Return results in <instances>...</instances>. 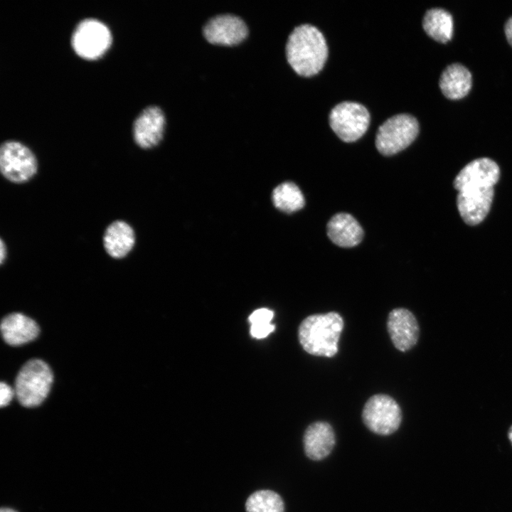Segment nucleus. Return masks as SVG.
<instances>
[{
  "label": "nucleus",
  "mask_w": 512,
  "mask_h": 512,
  "mask_svg": "<svg viewBox=\"0 0 512 512\" xmlns=\"http://www.w3.org/2000/svg\"><path fill=\"white\" fill-rule=\"evenodd\" d=\"M500 177L498 164L489 158H479L467 164L457 175L454 186L458 191L457 206L468 225L480 223L487 215Z\"/></svg>",
  "instance_id": "obj_1"
},
{
  "label": "nucleus",
  "mask_w": 512,
  "mask_h": 512,
  "mask_svg": "<svg viewBox=\"0 0 512 512\" xmlns=\"http://www.w3.org/2000/svg\"><path fill=\"white\" fill-rule=\"evenodd\" d=\"M287 60L299 75L310 77L324 67L328 48L321 32L310 24L296 27L286 44Z\"/></svg>",
  "instance_id": "obj_2"
},
{
  "label": "nucleus",
  "mask_w": 512,
  "mask_h": 512,
  "mask_svg": "<svg viewBox=\"0 0 512 512\" xmlns=\"http://www.w3.org/2000/svg\"><path fill=\"white\" fill-rule=\"evenodd\" d=\"M341 316L335 311L306 317L298 329V338L305 351L316 356L333 357L343 328Z\"/></svg>",
  "instance_id": "obj_3"
},
{
  "label": "nucleus",
  "mask_w": 512,
  "mask_h": 512,
  "mask_svg": "<svg viewBox=\"0 0 512 512\" xmlns=\"http://www.w3.org/2000/svg\"><path fill=\"white\" fill-rule=\"evenodd\" d=\"M53 380V373L44 361L31 359L19 370L15 381V395L21 405L33 407L47 397Z\"/></svg>",
  "instance_id": "obj_4"
},
{
  "label": "nucleus",
  "mask_w": 512,
  "mask_h": 512,
  "mask_svg": "<svg viewBox=\"0 0 512 512\" xmlns=\"http://www.w3.org/2000/svg\"><path fill=\"white\" fill-rule=\"evenodd\" d=\"M418 132L419 124L413 116L395 115L379 127L375 137L376 148L385 156L397 154L415 139Z\"/></svg>",
  "instance_id": "obj_5"
},
{
  "label": "nucleus",
  "mask_w": 512,
  "mask_h": 512,
  "mask_svg": "<svg viewBox=\"0 0 512 512\" xmlns=\"http://www.w3.org/2000/svg\"><path fill=\"white\" fill-rule=\"evenodd\" d=\"M112 35L108 27L95 18H85L75 27L71 44L74 51L81 58L96 60L109 48Z\"/></svg>",
  "instance_id": "obj_6"
},
{
  "label": "nucleus",
  "mask_w": 512,
  "mask_h": 512,
  "mask_svg": "<svg viewBox=\"0 0 512 512\" xmlns=\"http://www.w3.org/2000/svg\"><path fill=\"white\" fill-rule=\"evenodd\" d=\"M0 169L8 181L21 183L28 181L36 175L38 163L35 155L27 146L9 140L1 145Z\"/></svg>",
  "instance_id": "obj_7"
},
{
  "label": "nucleus",
  "mask_w": 512,
  "mask_h": 512,
  "mask_svg": "<svg viewBox=\"0 0 512 512\" xmlns=\"http://www.w3.org/2000/svg\"><path fill=\"white\" fill-rule=\"evenodd\" d=\"M362 418L366 426L373 432L388 435L399 428L402 421V411L393 398L385 394H377L366 402Z\"/></svg>",
  "instance_id": "obj_8"
},
{
  "label": "nucleus",
  "mask_w": 512,
  "mask_h": 512,
  "mask_svg": "<svg viewBox=\"0 0 512 512\" xmlns=\"http://www.w3.org/2000/svg\"><path fill=\"white\" fill-rule=\"evenodd\" d=\"M370 114L362 105L343 102L336 105L329 114V124L335 134L345 142H353L366 132Z\"/></svg>",
  "instance_id": "obj_9"
},
{
  "label": "nucleus",
  "mask_w": 512,
  "mask_h": 512,
  "mask_svg": "<svg viewBox=\"0 0 512 512\" xmlns=\"http://www.w3.org/2000/svg\"><path fill=\"white\" fill-rule=\"evenodd\" d=\"M206 39L213 44L233 46L242 42L248 34L247 26L238 16L224 14L212 17L203 29Z\"/></svg>",
  "instance_id": "obj_10"
},
{
  "label": "nucleus",
  "mask_w": 512,
  "mask_h": 512,
  "mask_svg": "<svg viewBox=\"0 0 512 512\" xmlns=\"http://www.w3.org/2000/svg\"><path fill=\"white\" fill-rule=\"evenodd\" d=\"M387 329L393 345L400 351L411 349L418 341V322L414 314L407 309H393L388 315Z\"/></svg>",
  "instance_id": "obj_11"
},
{
  "label": "nucleus",
  "mask_w": 512,
  "mask_h": 512,
  "mask_svg": "<svg viewBox=\"0 0 512 512\" xmlns=\"http://www.w3.org/2000/svg\"><path fill=\"white\" fill-rule=\"evenodd\" d=\"M164 125L165 117L161 108L154 105L146 107L133 124L136 144L143 149L156 146L163 138Z\"/></svg>",
  "instance_id": "obj_12"
},
{
  "label": "nucleus",
  "mask_w": 512,
  "mask_h": 512,
  "mask_svg": "<svg viewBox=\"0 0 512 512\" xmlns=\"http://www.w3.org/2000/svg\"><path fill=\"white\" fill-rule=\"evenodd\" d=\"M335 434L332 427L326 422H315L305 430L304 447L306 455L312 460L326 458L335 445Z\"/></svg>",
  "instance_id": "obj_13"
},
{
  "label": "nucleus",
  "mask_w": 512,
  "mask_h": 512,
  "mask_svg": "<svg viewBox=\"0 0 512 512\" xmlns=\"http://www.w3.org/2000/svg\"><path fill=\"white\" fill-rule=\"evenodd\" d=\"M1 331L8 344L20 346L35 339L39 334V327L32 319L13 313L1 320Z\"/></svg>",
  "instance_id": "obj_14"
},
{
  "label": "nucleus",
  "mask_w": 512,
  "mask_h": 512,
  "mask_svg": "<svg viewBox=\"0 0 512 512\" xmlns=\"http://www.w3.org/2000/svg\"><path fill=\"white\" fill-rule=\"evenodd\" d=\"M326 229L330 240L342 247L357 245L363 236V231L358 221L351 215L345 213L334 215L329 221Z\"/></svg>",
  "instance_id": "obj_15"
},
{
  "label": "nucleus",
  "mask_w": 512,
  "mask_h": 512,
  "mask_svg": "<svg viewBox=\"0 0 512 512\" xmlns=\"http://www.w3.org/2000/svg\"><path fill=\"white\" fill-rule=\"evenodd\" d=\"M135 244L133 228L127 222L115 220L106 228L103 245L107 253L114 259L126 257Z\"/></svg>",
  "instance_id": "obj_16"
},
{
  "label": "nucleus",
  "mask_w": 512,
  "mask_h": 512,
  "mask_svg": "<svg viewBox=\"0 0 512 512\" xmlns=\"http://www.w3.org/2000/svg\"><path fill=\"white\" fill-rule=\"evenodd\" d=\"M443 95L451 100L464 97L469 92L472 78L470 71L460 63H452L445 68L439 78Z\"/></svg>",
  "instance_id": "obj_17"
},
{
  "label": "nucleus",
  "mask_w": 512,
  "mask_h": 512,
  "mask_svg": "<svg viewBox=\"0 0 512 512\" xmlns=\"http://www.w3.org/2000/svg\"><path fill=\"white\" fill-rule=\"evenodd\" d=\"M426 33L440 43L448 41L453 33V18L451 14L441 8L427 10L422 19Z\"/></svg>",
  "instance_id": "obj_18"
},
{
  "label": "nucleus",
  "mask_w": 512,
  "mask_h": 512,
  "mask_svg": "<svg viewBox=\"0 0 512 512\" xmlns=\"http://www.w3.org/2000/svg\"><path fill=\"white\" fill-rule=\"evenodd\" d=\"M272 201L277 209L287 213L302 209L305 203L302 191L292 182H284L277 186L273 191Z\"/></svg>",
  "instance_id": "obj_19"
},
{
  "label": "nucleus",
  "mask_w": 512,
  "mask_h": 512,
  "mask_svg": "<svg viewBox=\"0 0 512 512\" xmlns=\"http://www.w3.org/2000/svg\"><path fill=\"white\" fill-rule=\"evenodd\" d=\"M247 512H284L280 496L270 490H260L252 494L245 503Z\"/></svg>",
  "instance_id": "obj_20"
},
{
  "label": "nucleus",
  "mask_w": 512,
  "mask_h": 512,
  "mask_svg": "<svg viewBox=\"0 0 512 512\" xmlns=\"http://www.w3.org/2000/svg\"><path fill=\"white\" fill-rule=\"evenodd\" d=\"M273 316L274 312L272 311L262 308L252 312L249 317V321L252 324H267L270 323Z\"/></svg>",
  "instance_id": "obj_21"
},
{
  "label": "nucleus",
  "mask_w": 512,
  "mask_h": 512,
  "mask_svg": "<svg viewBox=\"0 0 512 512\" xmlns=\"http://www.w3.org/2000/svg\"><path fill=\"white\" fill-rule=\"evenodd\" d=\"M274 329V326L271 323L252 324L250 333L256 338H262L268 336Z\"/></svg>",
  "instance_id": "obj_22"
},
{
  "label": "nucleus",
  "mask_w": 512,
  "mask_h": 512,
  "mask_svg": "<svg viewBox=\"0 0 512 512\" xmlns=\"http://www.w3.org/2000/svg\"><path fill=\"white\" fill-rule=\"evenodd\" d=\"M14 395L15 390L7 383L1 382L0 384V406L3 407L8 405Z\"/></svg>",
  "instance_id": "obj_23"
},
{
  "label": "nucleus",
  "mask_w": 512,
  "mask_h": 512,
  "mask_svg": "<svg viewBox=\"0 0 512 512\" xmlns=\"http://www.w3.org/2000/svg\"><path fill=\"white\" fill-rule=\"evenodd\" d=\"M504 31L508 43L512 46V16L506 21L504 26Z\"/></svg>",
  "instance_id": "obj_24"
},
{
  "label": "nucleus",
  "mask_w": 512,
  "mask_h": 512,
  "mask_svg": "<svg viewBox=\"0 0 512 512\" xmlns=\"http://www.w3.org/2000/svg\"><path fill=\"white\" fill-rule=\"evenodd\" d=\"M6 257V247L2 239H1V245H0V262L1 264H3L5 259Z\"/></svg>",
  "instance_id": "obj_25"
},
{
  "label": "nucleus",
  "mask_w": 512,
  "mask_h": 512,
  "mask_svg": "<svg viewBox=\"0 0 512 512\" xmlns=\"http://www.w3.org/2000/svg\"><path fill=\"white\" fill-rule=\"evenodd\" d=\"M508 437L512 445V425L510 427V428L508 431Z\"/></svg>",
  "instance_id": "obj_26"
},
{
  "label": "nucleus",
  "mask_w": 512,
  "mask_h": 512,
  "mask_svg": "<svg viewBox=\"0 0 512 512\" xmlns=\"http://www.w3.org/2000/svg\"><path fill=\"white\" fill-rule=\"evenodd\" d=\"M0 512H17L15 510L10 508H1Z\"/></svg>",
  "instance_id": "obj_27"
}]
</instances>
